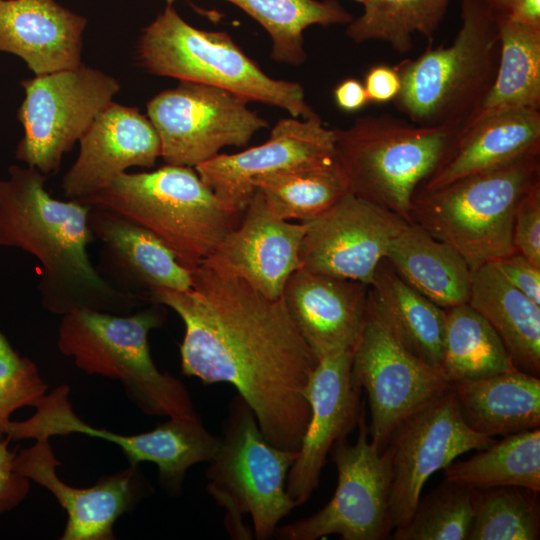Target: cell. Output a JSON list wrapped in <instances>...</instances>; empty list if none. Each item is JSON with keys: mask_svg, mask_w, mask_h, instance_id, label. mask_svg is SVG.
<instances>
[{"mask_svg": "<svg viewBox=\"0 0 540 540\" xmlns=\"http://www.w3.org/2000/svg\"><path fill=\"white\" fill-rule=\"evenodd\" d=\"M187 291L155 290L149 302L184 323L181 372L203 384L232 385L253 410L265 439L298 451L310 420L306 388L318 358L293 323L282 297L201 264Z\"/></svg>", "mask_w": 540, "mask_h": 540, "instance_id": "cell-1", "label": "cell"}, {"mask_svg": "<svg viewBox=\"0 0 540 540\" xmlns=\"http://www.w3.org/2000/svg\"><path fill=\"white\" fill-rule=\"evenodd\" d=\"M46 175L12 165L0 180V245L23 250L41 266L38 289L43 307L64 315L89 309L129 314L139 302L113 288L89 258L94 240L91 207L58 200L45 189Z\"/></svg>", "mask_w": 540, "mask_h": 540, "instance_id": "cell-2", "label": "cell"}, {"mask_svg": "<svg viewBox=\"0 0 540 540\" xmlns=\"http://www.w3.org/2000/svg\"><path fill=\"white\" fill-rule=\"evenodd\" d=\"M500 18L483 0H461V26L453 42L396 66L401 79L396 109L419 126L460 132L468 127L495 81Z\"/></svg>", "mask_w": 540, "mask_h": 540, "instance_id": "cell-3", "label": "cell"}, {"mask_svg": "<svg viewBox=\"0 0 540 540\" xmlns=\"http://www.w3.org/2000/svg\"><path fill=\"white\" fill-rule=\"evenodd\" d=\"M79 202L146 228L189 270L212 254L245 211L225 205L194 167L170 164L150 172H124Z\"/></svg>", "mask_w": 540, "mask_h": 540, "instance_id": "cell-4", "label": "cell"}, {"mask_svg": "<svg viewBox=\"0 0 540 540\" xmlns=\"http://www.w3.org/2000/svg\"><path fill=\"white\" fill-rule=\"evenodd\" d=\"M125 315L78 309L62 315L59 351L89 375L121 382L127 397L148 416L198 415L191 396L176 377L155 365L148 342L166 319L157 303Z\"/></svg>", "mask_w": 540, "mask_h": 540, "instance_id": "cell-5", "label": "cell"}, {"mask_svg": "<svg viewBox=\"0 0 540 540\" xmlns=\"http://www.w3.org/2000/svg\"><path fill=\"white\" fill-rule=\"evenodd\" d=\"M538 182L540 149L437 188H418L410 223L450 245L473 270L517 252L514 212L521 197Z\"/></svg>", "mask_w": 540, "mask_h": 540, "instance_id": "cell-6", "label": "cell"}, {"mask_svg": "<svg viewBox=\"0 0 540 540\" xmlns=\"http://www.w3.org/2000/svg\"><path fill=\"white\" fill-rule=\"evenodd\" d=\"M334 130L335 158L349 191L409 223L415 192L443 163L460 133L390 114L366 115Z\"/></svg>", "mask_w": 540, "mask_h": 540, "instance_id": "cell-7", "label": "cell"}, {"mask_svg": "<svg viewBox=\"0 0 540 540\" xmlns=\"http://www.w3.org/2000/svg\"><path fill=\"white\" fill-rule=\"evenodd\" d=\"M137 53L152 74L226 89L281 108L294 118L313 112L300 83L270 77L228 33L193 27L173 5L143 30Z\"/></svg>", "mask_w": 540, "mask_h": 540, "instance_id": "cell-8", "label": "cell"}, {"mask_svg": "<svg viewBox=\"0 0 540 540\" xmlns=\"http://www.w3.org/2000/svg\"><path fill=\"white\" fill-rule=\"evenodd\" d=\"M297 453L269 443L248 403L239 394L231 399L220 447L205 476L207 491L226 509L232 538L251 539L244 514L252 519L256 539L275 535L278 523L296 507L286 480Z\"/></svg>", "mask_w": 540, "mask_h": 540, "instance_id": "cell-9", "label": "cell"}, {"mask_svg": "<svg viewBox=\"0 0 540 540\" xmlns=\"http://www.w3.org/2000/svg\"><path fill=\"white\" fill-rule=\"evenodd\" d=\"M70 388L60 385L44 394L36 403V412L23 421L8 419L0 432L11 441L49 440L57 435L82 434L117 445L129 465L150 462L157 466L159 482L170 494H180L187 470L195 464L210 462L216 455L221 437L210 433L198 415L173 417L153 430L125 435L97 428L83 421L69 399Z\"/></svg>", "mask_w": 540, "mask_h": 540, "instance_id": "cell-10", "label": "cell"}, {"mask_svg": "<svg viewBox=\"0 0 540 540\" xmlns=\"http://www.w3.org/2000/svg\"><path fill=\"white\" fill-rule=\"evenodd\" d=\"M25 98L18 111L24 135L16 158L44 175L58 171L95 117L120 89L102 71L84 66L57 71L21 82Z\"/></svg>", "mask_w": 540, "mask_h": 540, "instance_id": "cell-11", "label": "cell"}, {"mask_svg": "<svg viewBox=\"0 0 540 540\" xmlns=\"http://www.w3.org/2000/svg\"><path fill=\"white\" fill-rule=\"evenodd\" d=\"M357 426L354 444L342 437L329 452L338 475L331 500L316 513L277 527L279 539L316 540L336 534L343 540H384L391 536L389 459L369 440L364 404Z\"/></svg>", "mask_w": 540, "mask_h": 540, "instance_id": "cell-12", "label": "cell"}, {"mask_svg": "<svg viewBox=\"0 0 540 540\" xmlns=\"http://www.w3.org/2000/svg\"><path fill=\"white\" fill-rule=\"evenodd\" d=\"M245 96L202 83L180 80L147 103V116L160 139L166 164L195 167L226 146H245L269 126Z\"/></svg>", "mask_w": 540, "mask_h": 540, "instance_id": "cell-13", "label": "cell"}, {"mask_svg": "<svg viewBox=\"0 0 540 540\" xmlns=\"http://www.w3.org/2000/svg\"><path fill=\"white\" fill-rule=\"evenodd\" d=\"M351 379L368 395L369 436L380 452L406 418L450 387L439 369L400 343L379 316L370 295L364 326L353 348Z\"/></svg>", "mask_w": 540, "mask_h": 540, "instance_id": "cell-14", "label": "cell"}, {"mask_svg": "<svg viewBox=\"0 0 540 540\" xmlns=\"http://www.w3.org/2000/svg\"><path fill=\"white\" fill-rule=\"evenodd\" d=\"M495 441L465 423L451 386L406 418L383 450L390 465L389 514L393 529L409 522L432 474L458 456L488 448Z\"/></svg>", "mask_w": 540, "mask_h": 540, "instance_id": "cell-15", "label": "cell"}, {"mask_svg": "<svg viewBox=\"0 0 540 540\" xmlns=\"http://www.w3.org/2000/svg\"><path fill=\"white\" fill-rule=\"evenodd\" d=\"M305 222L299 248L301 268L369 286L391 241L409 223L350 191Z\"/></svg>", "mask_w": 540, "mask_h": 540, "instance_id": "cell-16", "label": "cell"}, {"mask_svg": "<svg viewBox=\"0 0 540 540\" xmlns=\"http://www.w3.org/2000/svg\"><path fill=\"white\" fill-rule=\"evenodd\" d=\"M335 130L314 111L299 120H279L264 143L233 154H217L195 166L201 180L229 208L244 211L262 177L335 157Z\"/></svg>", "mask_w": 540, "mask_h": 540, "instance_id": "cell-17", "label": "cell"}, {"mask_svg": "<svg viewBox=\"0 0 540 540\" xmlns=\"http://www.w3.org/2000/svg\"><path fill=\"white\" fill-rule=\"evenodd\" d=\"M59 465L49 440L45 439L20 449L14 459L15 470L46 488L66 511L61 540H114L115 522L152 489L139 465H129L88 488L64 483L56 472Z\"/></svg>", "mask_w": 540, "mask_h": 540, "instance_id": "cell-18", "label": "cell"}, {"mask_svg": "<svg viewBox=\"0 0 540 540\" xmlns=\"http://www.w3.org/2000/svg\"><path fill=\"white\" fill-rule=\"evenodd\" d=\"M353 349L319 359L310 375L306 397L311 415L286 490L296 506L312 496L334 443L357 426L361 389L351 379Z\"/></svg>", "mask_w": 540, "mask_h": 540, "instance_id": "cell-19", "label": "cell"}, {"mask_svg": "<svg viewBox=\"0 0 540 540\" xmlns=\"http://www.w3.org/2000/svg\"><path fill=\"white\" fill-rule=\"evenodd\" d=\"M306 229L305 221L293 223L273 215L255 190L238 226L202 264L279 298L288 278L301 268L299 248Z\"/></svg>", "mask_w": 540, "mask_h": 540, "instance_id": "cell-20", "label": "cell"}, {"mask_svg": "<svg viewBox=\"0 0 540 540\" xmlns=\"http://www.w3.org/2000/svg\"><path fill=\"white\" fill-rule=\"evenodd\" d=\"M89 225L101 242L99 274L113 288L137 300L148 301L158 289L187 291L191 270L146 228L108 210L91 207Z\"/></svg>", "mask_w": 540, "mask_h": 540, "instance_id": "cell-21", "label": "cell"}, {"mask_svg": "<svg viewBox=\"0 0 540 540\" xmlns=\"http://www.w3.org/2000/svg\"><path fill=\"white\" fill-rule=\"evenodd\" d=\"M79 155L62 180L64 195L82 201L130 167H153L160 139L148 117L135 107L110 102L79 140Z\"/></svg>", "mask_w": 540, "mask_h": 540, "instance_id": "cell-22", "label": "cell"}, {"mask_svg": "<svg viewBox=\"0 0 540 540\" xmlns=\"http://www.w3.org/2000/svg\"><path fill=\"white\" fill-rule=\"evenodd\" d=\"M281 297L318 360L354 348L365 322L369 285L300 268Z\"/></svg>", "mask_w": 540, "mask_h": 540, "instance_id": "cell-23", "label": "cell"}, {"mask_svg": "<svg viewBox=\"0 0 540 540\" xmlns=\"http://www.w3.org/2000/svg\"><path fill=\"white\" fill-rule=\"evenodd\" d=\"M86 22L55 0H0V52L36 76L77 68Z\"/></svg>", "mask_w": 540, "mask_h": 540, "instance_id": "cell-24", "label": "cell"}, {"mask_svg": "<svg viewBox=\"0 0 540 540\" xmlns=\"http://www.w3.org/2000/svg\"><path fill=\"white\" fill-rule=\"evenodd\" d=\"M540 149V111L513 109L482 117L462 130L450 153L419 188L505 166Z\"/></svg>", "mask_w": 540, "mask_h": 540, "instance_id": "cell-25", "label": "cell"}, {"mask_svg": "<svg viewBox=\"0 0 540 540\" xmlns=\"http://www.w3.org/2000/svg\"><path fill=\"white\" fill-rule=\"evenodd\" d=\"M465 423L474 431L508 436L540 427V378L512 368L450 384Z\"/></svg>", "mask_w": 540, "mask_h": 540, "instance_id": "cell-26", "label": "cell"}, {"mask_svg": "<svg viewBox=\"0 0 540 540\" xmlns=\"http://www.w3.org/2000/svg\"><path fill=\"white\" fill-rule=\"evenodd\" d=\"M468 304L502 340L515 368L540 376V305L512 286L493 262L471 270Z\"/></svg>", "mask_w": 540, "mask_h": 540, "instance_id": "cell-27", "label": "cell"}, {"mask_svg": "<svg viewBox=\"0 0 540 540\" xmlns=\"http://www.w3.org/2000/svg\"><path fill=\"white\" fill-rule=\"evenodd\" d=\"M411 287L443 309L468 303L471 270L450 245L408 223L385 257Z\"/></svg>", "mask_w": 540, "mask_h": 540, "instance_id": "cell-28", "label": "cell"}, {"mask_svg": "<svg viewBox=\"0 0 540 540\" xmlns=\"http://www.w3.org/2000/svg\"><path fill=\"white\" fill-rule=\"evenodd\" d=\"M369 295L379 316L400 343L440 370L445 309L405 282L386 258L376 268Z\"/></svg>", "mask_w": 540, "mask_h": 540, "instance_id": "cell-29", "label": "cell"}, {"mask_svg": "<svg viewBox=\"0 0 540 540\" xmlns=\"http://www.w3.org/2000/svg\"><path fill=\"white\" fill-rule=\"evenodd\" d=\"M499 30L495 81L474 121L507 110L540 108V26L501 15Z\"/></svg>", "mask_w": 540, "mask_h": 540, "instance_id": "cell-30", "label": "cell"}, {"mask_svg": "<svg viewBox=\"0 0 540 540\" xmlns=\"http://www.w3.org/2000/svg\"><path fill=\"white\" fill-rule=\"evenodd\" d=\"M515 368L498 334L468 303L445 309L440 370L449 383Z\"/></svg>", "mask_w": 540, "mask_h": 540, "instance_id": "cell-31", "label": "cell"}, {"mask_svg": "<svg viewBox=\"0 0 540 540\" xmlns=\"http://www.w3.org/2000/svg\"><path fill=\"white\" fill-rule=\"evenodd\" d=\"M444 475L475 490L519 486L540 492V429L505 436L467 460L455 459Z\"/></svg>", "mask_w": 540, "mask_h": 540, "instance_id": "cell-32", "label": "cell"}, {"mask_svg": "<svg viewBox=\"0 0 540 540\" xmlns=\"http://www.w3.org/2000/svg\"><path fill=\"white\" fill-rule=\"evenodd\" d=\"M267 208L283 220H312L349 192L336 158L278 172L254 182Z\"/></svg>", "mask_w": 540, "mask_h": 540, "instance_id": "cell-33", "label": "cell"}, {"mask_svg": "<svg viewBox=\"0 0 540 540\" xmlns=\"http://www.w3.org/2000/svg\"><path fill=\"white\" fill-rule=\"evenodd\" d=\"M172 5L176 0H165ZM256 20L272 40L274 61L298 66L306 60L304 31L312 25L349 24L354 18L336 0H225Z\"/></svg>", "mask_w": 540, "mask_h": 540, "instance_id": "cell-34", "label": "cell"}, {"mask_svg": "<svg viewBox=\"0 0 540 540\" xmlns=\"http://www.w3.org/2000/svg\"><path fill=\"white\" fill-rule=\"evenodd\" d=\"M451 0H365L363 13L347 24L355 43L383 41L399 54L410 51L412 36L429 39L444 19Z\"/></svg>", "mask_w": 540, "mask_h": 540, "instance_id": "cell-35", "label": "cell"}, {"mask_svg": "<svg viewBox=\"0 0 540 540\" xmlns=\"http://www.w3.org/2000/svg\"><path fill=\"white\" fill-rule=\"evenodd\" d=\"M539 492L519 486L476 490L467 540H537Z\"/></svg>", "mask_w": 540, "mask_h": 540, "instance_id": "cell-36", "label": "cell"}, {"mask_svg": "<svg viewBox=\"0 0 540 540\" xmlns=\"http://www.w3.org/2000/svg\"><path fill=\"white\" fill-rule=\"evenodd\" d=\"M475 489L444 480L419 499L409 522L395 528L394 540H467L474 514Z\"/></svg>", "mask_w": 540, "mask_h": 540, "instance_id": "cell-37", "label": "cell"}, {"mask_svg": "<svg viewBox=\"0 0 540 540\" xmlns=\"http://www.w3.org/2000/svg\"><path fill=\"white\" fill-rule=\"evenodd\" d=\"M47 389L36 364L19 355L0 331V400L35 406Z\"/></svg>", "mask_w": 540, "mask_h": 540, "instance_id": "cell-38", "label": "cell"}, {"mask_svg": "<svg viewBox=\"0 0 540 540\" xmlns=\"http://www.w3.org/2000/svg\"><path fill=\"white\" fill-rule=\"evenodd\" d=\"M513 243L517 252L540 267V182L532 186L517 203Z\"/></svg>", "mask_w": 540, "mask_h": 540, "instance_id": "cell-39", "label": "cell"}, {"mask_svg": "<svg viewBox=\"0 0 540 540\" xmlns=\"http://www.w3.org/2000/svg\"><path fill=\"white\" fill-rule=\"evenodd\" d=\"M10 438L0 432V514L10 511L27 496L30 480L14 468L17 451L9 449Z\"/></svg>", "mask_w": 540, "mask_h": 540, "instance_id": "cell-40", "label": "cell"}, {"mask_svg": "<svg viewBox=\"0 0 540 540\" xmlns=\"http://www.w3.org/2000/svg\"><path fill=\"white\" fill-rule=\"evenodd\" d=\"M493 263L512 286L540 305V267L535 266L519 252Z\"/></svg>", "mask_w": 540, "mask_h": 540, "instance_id": "cell-41", "label": "cell"}, {"mask_svg": "<svg viewBox=\"0 0 540 540\" xmlns=\"http://www.w3.org/2000/svg\"><path fill=\"white\" fill-rule=\"evenodd\" d=\"M364 88L369 101L385 103L393 101L401 88V79L396 66L375 65L366 73Z\"/></svg>", "mask_w": 540, "mask_h": 540, "instance_id": "cell-42", "label": "cell"}, {"mask_svg": "<svg viewBox=\"0 0 540 540\" xmlns=\"http://www.w3.org/2000/svg\"><path fill=\"white\" fill-rule=\"evenodd\" d=\"M334 100L340 109L347 112L360 110L369 102L363 83L354 78L345 79L337 85Z\"/></svg>", "mask_w": 540, "mask_h": 540, "instance_id": "cell-43", "label": "cell"}, {"mask_svg": "<svg viewBox=\"0 0 540 540\" xmlns=\"http://www.w3.org/2000/svg\"><path fill=\"white\" fill-rule=\"evenodd\" d=\"M507 17L520 23L540 26V0H514Z\"/></svg>", "mask_w": 540, "mask_h": 540, "instance_id": "cell-44", "label": "cell"}, {"mask_svg": "<svg viewBox=\"0 0 540 540\" xmlns=\"http://www.w3.org/2000/svg\"><path fill=\"white\" fill-rule=\"evenodd\" d=\"M24 407L21 403L11 400H0V426L9 419L17 409Z\"/></svg>", "mask_w": 540, "mask_h": 540, "instance_id": "cell-45", "label": "cell"}, {"mask_svg": "<svg viewBox=\"0 0 540 540\" xmlns=\"http://www.w3.org/2000/svg\"><path fill=\"white\" fill-rule=\"evenodd\" d=\"M487 3L493 10L501 15L507 16L510 12V9L514 3V0H483Z\"/></svg>", "mask_w": 540, "mask_h": 540, "instance_id": "cell-46", "label": "cell"}, {"mask_svg": "<svg viewBox=\"0 0 540 540\" xmlns=\"http://www.w3.org/2000/svg\"><path fill=\"white\" fill-rule=\"evenodd\" d=\"M354 1H356L358 3H361V4H363L365 2V0H354Z\"/></svg>", "mask_w": 540, "mask_h": 540, "instance_id": "cell-47", "label": "cell"}]
</instances>
